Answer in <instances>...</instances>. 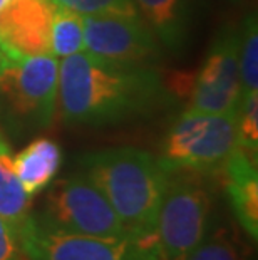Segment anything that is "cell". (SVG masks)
Masks as SVG:
<instances>
[{"label": "cell", "instance_id": "cell-1", "mask_svg": "<svg viewBox=\"0 0 258 260\" xmlns=\"http://www.w3.org/2000/svg\"><path fill=\"white\" fill-rule=\"evenodd\" d=\"M156 68L118 64L79 52L59 62L62 119L76 126L119 123L156 108L164 98Z\"/></svg>", "mask_w": 258, "mask_h": 260}, {"label": "cell", "instance_id": "cell-2", "mask_svg": "<svg viewBox=\"0 0 258 260\" xmlns=\"http://www.w3.org/2000/svg\"><path fill=\"white\" fill-rule=\"evenodd\" d=\"M81 163L131 235H156L158 210L169 176L158 158L124 146L86 154Z\"/></svg>", "mask_w": 258, "mask_h": 260}, {"label": "cell", "instance_id": "cell-3", "mask_svg": "<svg viewBox=\"0 0 258 260\" xmlns=\"http://www.w3.org/2000/svg\"><path fill=\"white\" fill-rule=\"evenodd\" d=\"M237 146L235 114L186 109L169 128L158 161L168 173H215L223 170Z\"/></svg>", "mask_w": 258, "mask_h": 260}, {"label": "cell", "instance_id": "cell-4", "mask_svg": "<svg viewBox=\"0 0 258 260\" xmlns=\"http://www.w3.org/2000/svg\"><path fill=\"white\" fill-rule=\"evenodd\" d=\"M59 104V60L54 56L12 57L0 62V106L24 128H47Z\"/></svg>", "mask_w": 258, "mask_h": 260}, {"label": "cell", "instance_id": "cell-5", "mask_svg": "<svg viewBox=\"0 0 258 260\" xmlns=\"http://www.w3.org/2000/svg\"><path fill=\"white\" fill-rule=\"evenodd\" d=\"M211 200L196 173H169L156 218L161 260H185L208 234Z\"/></svg>", "mask_w": 258, "mask_h": 260}, {"label": "cell", "instance_id": "cell-6", "mask_svg": "<svg viewBox=\"0 0 258 260\" xmlns=\"http://www.w3.org/2000/svg\"><path fill=\"white\" fill-rule=\"evenodd\" d=\"M47 229L65 234L126 239L133 237L101 190L84 173L57 180L35 218Z\"/></svg>", "mask_w": 258, "mask_h": 260}, {"label": "cell", "instance_id": "cell-7", "mask_svg": "<svg viewBox=\"0 0 258 260\" xmlns=\"http://www.w3.org/2000/svg\"><path fill=\"white\" fill-rule=\"evenodd\" d=\"M27 260H161L156 235L104 239L52 230L29 217L19 226Z\"/></svg>", "mask_w": 258, "mask_h": 260}, {"label": "cell", "instance_id": "cell-8", "mask_svg": "<svg viewBox=\"0 0 258 260\" xmlns=\"http://www.w3.org/2000/svg\"><path fill=\"white\" fill-rule=\"evenodd\" d=\"M86 52L118 64L155 68L161 44L139 15H84Z\"/></svg>", "mask_w": 258, "mask_h": 260}, {"label": "cell", "instance_id": "cell-9", "mask_svg": "<svg viewBox=\"0 0 258 260\" xmlns=\"http://www.w3.org/2000/svg\"><path fill=\"white\" fill-rule=\"evenodd\" d=\"M240 96L238 34L223 30L195 77L188 109L210 114H235Z\"/></svg>", "mask_w": 258, "mask_h": 260}, {"label": "cell", "instance_id": "cell-10", "mask_svg": "<svg viewBox=\"0 0 258 260\" xmlns=\"http://www.w3.org/2000/svg\"><path fill=\"white\" fill-rule=\"evenodd\" d=\"M52 0H5L0 4V49L5 56H52Z\"/></svg>", "mask_w": 258, "mask_h": 260}, {"label": "cell", "instance_id": "cell-11", "mask_svg": "<svg viewBox=\"0 0 258 260\" xmlns=\"http://www.w3.org/2000/svg\"><path fill=\"white\" fill-rule=\"evenodd\" d=\"M227 195L240 226L251 240L258 237V171L256 156L237 146L223 167Z\"/></svg>", "mask_w": 258, "mask_h": 260}, {"label": "cell", "instance_id": "cell-12", "mask_svg": "<svg viewBox=\"0 0 258 260\" xmlns=\"http://www.w3.org/2000/svg\"><path fill=\"white\" fill-rule=\"evenodd\" d=\"M133 4L161 46L173 52L183 49L190 27V0H133Z\"/></svg>", "mask_w": 258, "mask_h": 260}, {"label": "cell", "instance_id": "cell-13", "mask_svg": "<svg viewBox=\"0 0 258 260\" xmlns=\"http://www.w3.org/2000/svg\"><path fill=\"white\" fill-rule=\"evenodd\" d=\"M15 175L27 191L34 197L52 183L62 163V153L56 141L37 138L12 158Z\"/></svg>", "mask_w": 258, "mask_h": 260}, {"label": "cell", "instance_id": "cell-14", "mask_svg": "<svg viewBox=\"0 0 258 260\" xmlns=\"http://www.w3.org/2000/svg\"><path fill=\"white\" fill-rule=\"evenodd\" d=\"M9 143L0 135V217L19 226L30 217V195L15 175Z\"/></svg>", "mask_w": 258, "mask_h": 260}, {"label": "cell", "instance_id": "cell-15", "mask_svg": "<svg viewBox=\"0 0 258 260\" xmlns=\"http://www.w3.org/2000/svg\"><path fill=\"white\" fill-rule=\"evenodd\" d=\"M51 52L56 59L86 52L84 15L56 5L51 29Z\"/></svg>", "mask_w": 258, "mask_h": 260}, {"label": "cell", "instance_id": "cell-16", "mask_svg": "<svg viewBox=\"0 0 258 260\" xmlns=\"http://www.w3.org/2000/svg\"><path fill=\"white\" fill-rule=\"evenodd\" d=\"M238 62L241 96L258 92V27L256 15L245 20L243 30L238 34Z\"/></svg>", "mask_w": 258, "mask_h": 260}, {"label": "cell", "instance_id": "cell-17", "mask_svg": "<svg viewBox=\"0 0 258 260\" xmlns=\"http://www.w3.org/2000/svg\"><path fill=\"white\" fill-rule=\"evenodd\" d=\"M237 141L238 146L255 154L258 151V92L240 99L237 113Z\"/></svg>", "mask_w": 258, "mask_h": 260}, {"label": "cell", "instance_id": "cell-18", "mask_svg": "<svg viewBox=\"0 0 258 260\" xmlns=\"http://www.w3.org/2000/svg\"><path fill=\"white\" fill-rule=\"evenodd\" d=\"M185 260H245L238 242L227 230H218L200 242Z\"/></svg>", "mask_w": 258, "mask_h": 260}, {"label": "cell", "instance_id": "cell-19", "mask_svg": "<svg viewBox=\"0 0 258 260\" xmlns=\"http://www.w3.org/2000/svg\"><path fill=\"white\" fill-rule=\"evenodd\" d=\"M81 15H138L133 0H52Z\"/></svg>", "mask_w": 258, "mask_h": 260}, {"label": "cell", "instance_id": "cell-20", "mask_svg": "<svg viewBox=\"0 0 258 260\" xmlns=\"http://www.w3.org/2000/svg\"><path fill=\"white\" fill-rule=\"evenodd\" d=\"M0 260H27L19 237V229L0 217Z\"/></svg>", "mask_w": 258, "mask_h": 260}, {"label": "cell", "instance_id": "cell-21", "mask_svg": "<svg viewBox=\"0 0 258 260\" xmlns=\"http://www.w3.org/2000/svg\"><path fill=\"white\" fill-rule=\"evenodd\" d=\"M2 59H4V52H2V49H0V62H2Z\"/></svg>", "mask_w": 258, "mask_h": 260}]
</instances>
